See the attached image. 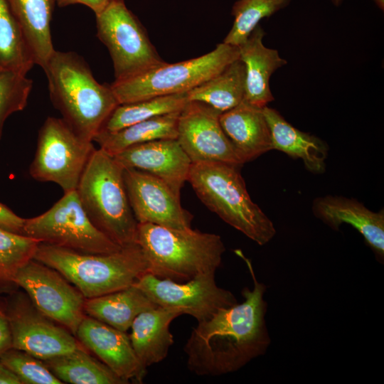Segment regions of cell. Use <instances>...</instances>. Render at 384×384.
Instances as JSON below:
<instances>
[{
	"instance_id": "obj_1",
	"label": "cell",
	"mask_w": 384,
	"mask_h": 384,
	"mask_svg": "<svg viewBox=\"0 0 384 384\" xmlns=\"http://www.w3.org/2000/svg\"><path fill=\"white\" fill-rule=\"evenodd\" d=\"M253 287L242 289L241 303L221 308L209 319L198 322L183 347L188 370L201 376H219L239 370L264 355L271 343L264 299L267 286L260 282L250 260L240 250Z\"/></svg>"
},
{
	"instance_id": "obj_2",
	"label": "cell",
	"mask_w": 384,
	"mask_h": 384,
	"mask_svg": "<svg viewBox=\"0 0 384 384\" xmlns=\"http://www.w3.org/2000/svg\"><path fill=\"white\" fill-rule=\"evenodd\" d=\"M50 100L81 138L93 142L119 102L110 85L101 84L74 52L54 50L43 68Z\"/></svg>"
},
{
	"instance_id": "obj_3",
	"label": "cell",
	"mask_w": 384,
	"mask_h": 384,
	"mask_svg": "<svg viewBox=\"0 0 384 384\" xmlns=\"http://www.w3.org/2000/svg\"><path fill=\"white\" fill-rule=\"evenodd\" d=\"M136 242L146 260L147 273L178 282L216 272L225 251L218 235L147 223H138Z\"/></svg>"
},
{
	"instance_id": "obj_4",
	"label": "cell",
	"mask_w": 384,
	"mask_h": 384,
	"mask_svg": "<svg viewBox=\"0 0 384 384\" xmlns=\"http://www.w3.org/2000/svg\"><path fill=\"white\" fill-rule=\"evenodd\" d=\"M33 258L59 272L85 299L128 287L148 272L137 244L110 253L91 254L40 242Z\"/></svg>"
},
{
	"instance_id": "obj_5",
	"label": "cell",
	"mask_w": 384,
	"mask_h": 384,
	"mask_svg": "<svg viewBox=\"0 0 384 384\" xmlns=\"http://www.w3.org/2000/svg\"><path fill=\"white\" fill-rule=\"evenodd\" d=\"M124 170L113 156L95 149L76 189L91 222L122 247L137 244L138 225L128 199Z\"/></svg>"
},
{
	"instance_id": "obj_6",
	"label": "cell",
	"mask_w": 384,
	"mask_h": 384,
	"mask_svg": "<svg viewBox=\"0 0 384 384\" xmlns=\"http://www.w3.org/2000/svg\"><path fill=\"white\" fill-rule=\"evenodd\" d=\"M238 167L221 162L193 163L188 181L203 203L260 245L275 235L272 220L249 196Z\"/></svg>"
},
{
	"instance_id": "obj_7",
	"label": "cell",
	"mask_w": 384,
	"mask_h": 384,
	"mask_svg": "<svg viewBox=\"0 0 384 384\" xmlns=\"http://www.w3.org/2000/svg\"><path fill=\"white\" fill-rule=\"evenodd\" d=\"M239 58L238 46L223 42L199 57L176 63L164 62L130 78L114 81L110 86L119 104L185 93Z\"/></svg>"
},
{
	"instance_id": "obj_8",
	"label": "cell",
	"mask_w": 384,
	"mask_h": 384,
	"mask_svg": "<svg viewBox=\"0 0 384 384\" xmlns=\"http://www.w3.org/2000/svg\"><path fill=\"white\" fill-rule=\"evenodd\" d=\"M95 17L97 37L112 60L114 81L130 78L165 62L124 0H114Z\"/></svg>"
},
{
	"instance_id": "obj_9",
	"label": "cell",
	"mask_w": 384,
	"mask_h": 384,
	"mask_svg": "<svg viewBox=\"0 0 384 384\" xmlns=\"http://www.w3.org/2000/svg\"><path fill=\"white\" fill-rule=\"evenodd\" d=\"M23 235L73 251L101 254L122 248L91 222L76 191L63 196L45 213L25 219Z\"/></svg>"
},
{
	"instance_id": "obj_10",
	"label": "cell",
	"mask_w": 384,
	"mask_h": 384,
	"mask_svg": "<svg viewBox=\"0 0 384 384\" xmlns=\"http://www.w3.org/2000/svg\"><path fill=\"white\" fill-rule=\"evenodd\" d=\"M95 149L93 142L77 135L62 118L48 117L38 132L30 175L56 183L64 193L76 191Z\"/></svg>"
},
{
	"instance_id": "obj_11",
	"label": "cell",
	"mask_w": 384,
	"mask_h": 384,
	"mask_svg": "<svg viewBox=\"0 0 384 384\" xmlns=\"http://www.w3.org/2000/svg\"><path fill=\"white\" fill-rule=\"evenodd\" d=\"M11 283L24 289L41 313L75 336L86 316L85 298L63 275L33 258L16 270Z\"/></svg>"
},
{
	"instance_id": "obj_12",
	"label": "cell",
	"mask_w": 384,
	"mask_h": 384,
	"mask_svg": "<svg viewBox=\"0 0 384 384\" xmlns=\"http://www.w3.org/2000/svg\"><path fill=\"white\" fill-rule=\"evenodd\" d=\"M215 274H200L182 283L146 273L135 284L157 306L181 309L200 322L238 303L231 292L218 286Z\"/></svg>"
},
{
	"instance_id": "obj_13",
	"label": "cell",
	"mask_w": 384,
	"mask_h": 384,
	"mask_svg": "<svg viewBox=\"0 0 384 384\" xmlns=\"http://www.w3.org/2000/svg\"><path fill=\"white\" fill-rule=\"evenodd\" d=\"M5 312L13 348L43 361L82 346L71 332L41 313L22 292L11 297Z\"/></svg>"
},
{
	"instance_id": "obj_14",
	"label": "cell",
	"mask_w": 384,
	"mask_h": 384,
	"mask_svg": "<svg viewBox=\"0 0 384 384\" xmlns=\"http://www.w3.org/2000/svg\"><path fill=\"white\" fill-rule=\"evenodd\" d=\"M220 113L199 102H188L178 121L177 140L193 163L243 164L223 132Z\"/></svg>"
},
{
	"instance_id": "obj_15",
	"label": "cell",
	"mask_w": 384,
	"mask_h": 384,
	"mask_svg": "<svg viewBox=\"0 0 384 384\" xmlns=\"http://www.w3.org/2000/svg\"><path fill=\"white\" fill-rule=\"evenodd\" d=\"M124 180L129 204L138 223H152L180 230L191 228L192 215L181 206L180 196L165 182L132 168H124Z\"/></svg>"
},
{
	"instance_id": "obj_16",
	"label": "cell",
	"mask_w": 384,
	"mask_h": 384,
	"mask_svg": "<svg viewBox=\"0 0 384 384\" xmlns=\"http://www.w3.org/2000/svg\"><path fill=\"white\" fill-rule=\"evenodd\" d=\"M75 337L127 383H142L147 368L139 362L126 332L86 315Z\"/></svg>"
},
{
	"instance_id": "obj_17",
	"label": "cell",
	"mask_w": 384,
	"mask_h": 384,
	"mask_svg": "<svg viewBox=\"0 0 384 384\" xmlns=\"http://www.w3.org/2000/svg\"><path fill=\"white\" fill-rule=\"evenodd\" d=\"M124 168L146 172L177 195L188 181L192 162L177 139H158L130 146L113 156Z\"/></svg>"
},
{
	"instance_id": "obj_18",
	"label": "cell",
	"mask_w": 384,
	"mask_h": 384,
	"mask_svg": "<svg viewBox=\"0 0 384 384\" xmlns=\"http://www.w3.org/2000/svg\"><path fill=\"white\" fill-rule=\"evenodd\" d=\"M314 214L334 230L343 223L356 229L380 262L384 259V213L367 208L356 199L326 196L313 202Z\"/></svg>"
},
{
	"instance_id": "obj_19",
	"label": "cell",
	"mask_w": 384,
	"mask_h": 384,
	"mask_svg": "<svg viewBox=\"0 0 384 384\" xmlns=\"http://www.w3.org/2000/svg\"><path fill=\"white\" fill-rule=\"evenodd\" d=\"M265 35L259 24L246 41L238 46L240 59L245 71L244 100L259 108L267 106L274 100L270 79L277 69L287 63L276 49L264 45Z\"/></svg>"
},
{
	"instance_id": "obj_20",
	"label": "cell",
	"mask_w": 384,
	"mask_h": 384,
	"mask_svg": "<svg viewBox=\"0 0 384 384\" xmlns=\"http://www.w3.org/2000/svg\"><path fill=\"white\" fill-rule=\"evenodd\" d=\"M220 123L242 164L272 149L262 108L243 100L234 108L222 113Z\"/></svg>"
},
{
	"instance_id": "obj_21",
	"label": "cell",
	"mask_w": 384,
	"mask_h": 384,
	"mask_svg": "<svg viewBox=\"0 0 384 384\" xmlns=\"http://www.w3.org/2000/svg\"><path fill=\"white\" fill-rule=\"evenodd\" d=\"M184 314L178 308L156 306L138 314L131 325L129 339L145 368L164 360L174 343L171 323Z\"/></svg>"
},
{
	"instance_id": "obj_22",
	"label": "cell",
	"mask_w": 384,
	"mask_h": 384,
	"mask_svg": "<svg viewBox=\"0 0 384 384\" xmlns=\"http://www.w3.org/2000/svg\"><path fill=\"white\" fill-rule=\"evenodd\" d=\"M262 111L269 126L272 149L302 159L311 172L321 174L325 171L328 146L324 141L295 128L274 109L266 106Z\"/></svg>"
},
{
	"instance_id": "obj_23",
	"label": "cell",
	"mask_w": 384,
	"mask_h": 384,
	"mask_svg": "<svg viewBox=\"0 0 384 384\" xmlns=\"http://www.w3.org/2000/svg\"><path fill=\"white\" fill-rule=\"evenodd\" d=\"M18 23L35 63L42 68L54 51L50 22L55 0H5Z\"/></svg>"
},
{
	"instance_id": "obj_24",
	"label": "cell",
	"mask_w": 384,
	"mask_h": 384,
	"mask_svg": "<svg viewBox=\"0 0 384 384\" xmlns=\"http://www.w3.org/2000/svg\"><path fill=\"white\" fill-rule=\"evenodd\" d=\"M156 306L134 284L114 292L85 299L84 309L87 316L127 332L138 314Z\"/></svg>"
},
{
	"instance_id": "obj_25",
	"label": "cell",
	"mask_w": 384,
	"mask_h": 384,
	"mask_svg": "<svg viewBox=\"0 0 384 384\" xmlns=\"http://www.w3.org/2000/svg\"><path fill=\"white\" fill-rule=\"evenodd\" d=\"M180 112L157 116L115 132L100 131L93 139V142L114 156L137 144L158 139H176Z\"/></svg>"
},
{
	"instance_id": "obj_26",
	"label": "cell",
	"mask_w": 384,
	"mask_h": 384,
	"mask_svg": "<svg viewBox=\"0 0 384 384\" xmlns=\"http://www.w3.org/2000/svg\"><path fill=\"white\" fill-rule=\"evenodd\" d=\"M245 80V65L239 58L219 73L187 92V100L206 104L222 114L244 100Z\"/></svg>"
},
{
	"instance_id": "obj_27",
	"label": "cell",
	"mask_w": 384,
	"mask_h": 384,
	"mask_svg": "<svg viewBox=\"0 0 384 384\" xmlns=\"http://www.w3.org/2000/svg\"><path fill=\"white\" fill-rule=\"evenodd\" d=\"M43 361L63 383H127L101 361L88 353L82 346Z\"/></svg>"
},
{
	"instance_id": "obj_28",
	"label": "cell",
	"mask_w": 384,
	"mask_h": 384,
	"mask_svg": "<svg viewBox=\"0 0 384 384\" xmlns=\"http://www.w3.org/2000/svg\"><path fill=\"white\" fill-rule=\"evenodd\" d=\"M188 102L185 92L119 104L100 131L115 132L157 116L181 112Z\"/></svg>"
},
{
	"instance_id": "obj_29",
	"label": "cell",
	"mask_w": 384,
	"mask_h": 384,
	"mask_svg": "<svg viewBox=\"0 0 384 384\" xmlns=\"http://www.w3.org/2000/svg\"><path fill=\"white\" fill-rule=\"evenodd\" d=\"M24 36L5 0H0V68L27 74L35 65Z\"/></svg>"
},
{
	"instance_id": "obj_30",
	"label": "cell",
	"mask_w": 384,
	"mask_h": 384,
	"mask_svg": "<svg viewBox=\"0 0 384 384\" xmlns=\"http://www.w3.org/2000/svg\"><path fill=\"white\" fill-rule=\"evenodd\" d=\"M292 0H238L232 7L233 26L223 43L239 46L260 21L287 7Z\"/></svg>"
},
{
	"instance_id": "obj_31",
	"label": "cell",
	"mask_w": 384,
	"mask_h": 384,
	"mask_svg": "<svg viewBox=\"0 0 384 384\" xmlns=\"http://www.w3.org/2000/svg\"><path fill=\"white\" fill-rule=\"evenodd\" d=\"M40 242L0 228V282L11 283L16 270L33 259Z\"/></svg>"
},
{
	"instance_id": "obj_32",
	"label": "cell",
	"mask_w": 384,
	"mask_h": 384,
	"mask_svg": "<svg viewBox=\"0 0 384 384\" xmlns=\"http://www.w3.org/2000/svg\"><path fill=\"white\" fill-rule=\"evenodd\" d=\"M32 87L27 74L0 68V139L7 118L26 107Z\"/></svg>"
},
{
	"instance_id": "obj_33",
	"label": "cell",
	"mask_w": 384,
	"mask_h": 384,
	"mask_svg": "<svg viewBox=\"0 0 384 384\" xmlns=\"http://www.w3.org/2000/svg\"><path fill=\"white\" fill-rule=\"evenodd\" d=\"M0 362L11 370L21 384H62L41 360L25 351L10 348L1 357Z\"/></svg>"
},
{
	"instance_id": "obj_34",
	"label": "cell",
	"mask_w": 384,
	"mask_h": 384,
	"mask_svg": "<svg viewBox=\"0 0 384 384\" xmlns=\"http://www.w3.org/2000/svg\"><path fill=\"white\" fill-rule=\"evenodd\" d=\"M25 218L14 213L10 208L0 203V228L23 235Z\"/></svg>"
},
{
	"instance_id": "obj_35",
	"label": "cell",
	"mask_w": 384,
	"mask_h": 384,
	"mask_svg": "<svg viewBox=\"0 0 384 384\" xmlns=\"http://www.w3.org/2000/svg\"><path fill=\"white\" fill-rule=\"evenodd\" d=\"M12 348V335L5 311L0 309V357Z\"/></svg>"
},
{
	"instance_id": "obj_36",
	"label": "cell",
	"mask_w": 384,
	"mask_h": 384,
	"mask_svg": "<svg viewBox=\"0 0 384 384\" xmlns=\"http://www.w3.org/2000/svg\"><path fill=\"white\" fill-rule=\"evenodd\" d=\"M60 7H65L73 4L85 5L90 9L95 15L102 11L114 0H55Z\"/></svg>"
},
{
	"instance_id": "obj_37",
	"label": "cell",
	"mask_w": 384,
	"mask_h": 384,
	"mask_svg": "<svg viewBox=\"0 0 384 384\" xmlns=\"http://www.w3.org/2000/svg\"><path fill=\"white\" fill-rule=\"evenodd\" d=\"M0 384H21L19 378L1 362Z\"/></svg>"
},
{
	"instance_id": "obj_38",
	"label": "cell",
	"mask_w": 384,
	"mask_h": 384,
	"mask_svg": "<svg viewBox=\"0 0 384 384\" xmlns=\"http://www.w3.org/2000/svg\"><path fill=\"white\" fill-rule=\"evenodd\" d=\"M379 9L384 10V0H373Z\"/></svg>"
},
{
	"instance_id": "obj_39",
	"label": "cell",
	"mask_w": 384,
	"mask_h": 384,
	"mask_svg": "<svg viewBox=\"0 0 384 384\" xmlns=\"http://www.w3.org/2000/svg\"><path fill=\"white\" fill-rule=\"evenodd\" d=\"M331 1L334 6H338L342 4L343 0H331Z\"/></svg>"
}]
</instances>
